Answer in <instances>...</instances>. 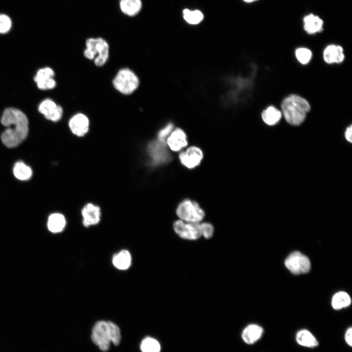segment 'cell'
<instances>
[{
	"label": "cell",
	"mask_w": 352,
	"mask_h": 352,
	"mask_svg": "<svg viewBox=\"0 0 352 352\" xmlns=\"http://www.w3.org/2000/svg\"><path fill=\"white\" fill-rule=\"evenodd\" d=\"M1 123L7 127L1 135V141L7 147H16L26 138L28 121L20 110L14 108L6 109L1 116Z\"/></svg>",
	"instance_id": "6da1fadb"
},
{
	"label": "cell",
	"mask_w": 352,
	"mask_h": 352,
	"mask_svg": "<svg viewBox=\"0 0 352 352\" xmlns=\"http://www.w3.org/2000/svg\"><path fill=\"white\" fill-rule=\"evenodd\" d=\"M121 338L119 328L111 321H97L92 329L91 339L93 343L103 352L109 350L111 342L118 346Z\"/></svg>",
	"instance_id": "7a4b0ae2"
},
{
	"label": "cell",
	"mask_w": 352,
	"mask_h": 352,
	"mask_svg": "<svg viewBox=\"0 0 352 352\" xmlns=\"http://www.w3.org/2000/svg\"><path fill=\"white\" fill-rule=\"evenodd\" d=\"M282 115L290 125L298 126L305 120L310 110L308 101L303 97L291 94L285 98L281 104Z\"/></svg>",
	"instance_id": "3957f363"
},
{
	"label": "cell",
	"mask_w": 352,
	"mask_h": 352,
	"mask_svg": "<svg viewBox=\"0 0 352 352\" xmlns=\"http://www.w3.org/2000/svg\"><path fill=\"white\" fill-rule=\"evenodd\" d=\"M109 44L105 39L96 37L86 40L84 55L87 59L93 61L96 66H104L109 59Z\"/></svg>",
	"instance_id": "277c9868"
},
{
	"label": "cell",
	"mask_w": 352,
	"mask_h": 352,
	"mask_svg": "<svg viewBox=\"0 0 352 352\" xmlns=\"http://www.w3.org/2000/svg\"><path fill=\"white\" fill-rule=\"evenodd\" d=\"M112 85L120 93L130 95L138 88L139 80L132 69L124 67L118 70L112 80Z\"/></svg>",
	"instance_id": "5b68a950"
},
{
	"label": "cell",
	"mask_w": 352,
	"mask_h": 352,
	"mask_svg": "<svg viewBox=\"0 0 352 352\" xmlns=\"http://www.w3.org/2000/svg\"><path fill=\"white\" fill-rule=\"evenodd\" d=\"M176 214L181 220L188 222H199L204 216L199 205L190 199L184 200L179 204Z\"/></svg>",
	"instance_id": "8992f818"
},
{
	"label": "cell",
	"mask_w": 352,
	"mask_h": 352,
	"mask_svg": "<svg viewBox=\"0 0 352 352\" xmlns=\"http://www.w3.org/2000/svg\"><path fill=\"white\" fill-rule=\"evenodd\" d=\"M285 264L286 267L295 274L307 273L310 268L308 258L299 251L291 253L286 259Z\"/></svg>",
	"instance_id": "52a82bcc"
},
{
	"label": "cell",
	"mask_w": 352,
	"mask_h": 352,
	"mask_svg": "<svg viewBox=\"0 0 352 352\" xmlns=\"http://www.w3.org/2000/svg\"><path fill=\"white\" fill-rule=\"evenodd\" d=\"M174 230L181 238L194 240L202 236L201 224L199 222H188L182 220L175 221Z\"/></svg>",
	"instance_id": "ba28073f"
},
{
	"label": "cell",
	"mask_w": 352,
	"mask_h": 352,
	"mask_svg": "<svg viewBox=\"0 0 352 352\" xmlns=\"http://www.w3.org/2000/svg\"><path fill=\"white\" fill-rule=\"evenodd\" d=\"M38 110L46 119L53 122L60 120L63 113L62 107L50 99L43 100L40 104Z\"/></svg>",
	"instance_id": "9c48e42d"
},
{
	"label": "cell",
	"mask_w": 352,
	"mask_h": 352,
	"mask_svg": "<svg viewBox=\"0 0 352 352\" xmlns=\"http://www.w3.org/2000/svg\"><path fill=\"white\" fill-rule=\"evenodd\" d=\"M68 126L71 132L77 136H83L88 131L89 120L83 113H77L70 119Z\"/></svg>",
	"instance_id": "30bf717a"
},
{
	"label": "cell",
	"mask_w": 352,
	"mask_h": 352,
	"mask_svg": "<svg viewBox=\"0 0 352 352\" xmlns=\"http://www.w3.org/2000/svg\"><path fill=\"white\" fill-rule=\"evenodd\" d=\"M55 73L50 67H45L40 69L34 77V81L39 88L43 90L51 89L56 86L54 79Z\"/></svg>",
	"instance_id": "8fae6325"
},
{
	"label": "cell",
	"mask_w": 352,
	"mask_h": 352,
	"mask_svg": "<svg viewBox=\"0 0 352 352\" xmlns=\"http://www.w3.org/2000/svg\"><path fill=\"white\" fill-rule=\"evenodd\" d=\"M181 163L188 168H193L198 165L203 158L201 150L195 146L188 148L179 155Z\"/></svg>",
	"instance_id": "7c38bea8"
},
{
	"label": "cell",
	"mask_w": 352,
	"mask_h": 352,
	"mask_svg": "<svg viewBox=\"0 0 352 352\" xmlns=\"http://www.w3.org/2000/svg\"><path fill=\"white\" fill-rule=\"evenodd\" d=\"M82 214L83 218V223L86 227L95 225L100 220V209L92 203H88L83 207Z\"/></svg>",
	"instance_id": "4fadbf2b"
},
{
	"label": "cell",
	"mask_w": 352,
	"mask_h": 352,
	"mask_svg": "<svg viewBox=\"0 0 352 352\" xmlns=\"http://www.w3.org/2000/svg\"><path fill=\"white\" fill-rule=\"evenodd\" d=\"M343 51V49L340 45H329L323 51V59L325 62L329 64L340 63L345 58Z\"/></svg>",
	"instance_id": "5bb4252c"
},
{
	"label": "cell",
	"mask_w": 352,
	"mask_h": 352,
	"mask_svg": "<svg viewBox=\"0 0 352 352\" xmlns=\"http://www.w3.org/2000/svg\"><path fill=\"white\" fill-rule=\"evenodd\" d=\"M186 135L180 129H176L167 138V143L170 149L174 151H178L187 145Z\"/></svg>",
	"instance_id": "9a60e30c"
},
{
	"label": "cell",
	"mask_w": 352,
	"mask_h": 352,
	"mask_svg": "<svg viewBox=\"0 0 352 352\" xmlns=\"http://www.w3.org/2000/svg\"><path fill=\"white\" fill-rule=\"evenodd\" d=\"M263 328L256 324H250L246 326L242 333V338L247 344H253L259 340L263 335Z\"/></svg>",
	"instance_id": "2e32d148"
},
{
	"label": "cell",
	"mask_w": 352,
	"mask_h": 352,
	"mask_svg": "<svg viewBox=\"0 0 352 352\" xmlns=\"http://www.w3.org/2000/svg\"><path fill=\"white\" fill-rule=\"evenodd\" d=\"M304 29L309 34H315L323 29V21L318 16L309 14L303 19Z\"/></svg>",
	"instance_id": "e0dca14e"
},
{
	"label": "cell",
	"mask_w": 352,
	"mask_h": 352,
	"mask_svg": "<svg viewBox=\"0 0 352 352\" xmlns=\"http://www.w3.org/2000/svg\"><path fill=\"white\" fill-rule=\"evenodd\" d=\"M142 6L141 0H119V7L121 12L128 17L136 16Z\"/></svg>",
	"instance_id": "ac0fdd59"
},
{
	"label": "cell",
	"mask_w": 352,
	"mask_h": 352,
	"mask_svg": "<svg viewBox=\"0 0 352 352\" xmlns=\"http://www.w3.org/2000/svg\"><path fill=\"white\" fill-rule=\"evenodd\" d=\"M163 144L158 140V142H152L148 146L149 152L155 163L166 160V152Z\"/></svg>",
	"instance_id": "d6986e66"
},
{
	"label": "cell",
	"mask_w": 352,
	"mask_h": 352,
	"mask_svg": "<svg viewBox=\"0 0 352 352\" xmlns=\"http://www.w3.org/2000/svg\"><path fill=\"white\" fill-rule=\"evenodd\" d=\"M296 340L298 344L305 347L313 348L318 345L316 338L306 330H302L297 333Z\"/></svg>",
	"instance_id": "ffe728a7"
},
{
	"label": "cell",
	"mask_w": 352,
	"mask_h": 352,
	"mask_svg": "<svg viewBox=\"0 0 352 352\" xmlns=\"http://www.w3.org/2000/svg\"><path fill=\"white\" fill-rule=\"evenodd\" d=\"M263 121L267 125L273 126L276 124L281 119L282 113L274 106H269L262 113Z\"/></svg>",
	"instance_id": "44dd1931"
},
{
	"label": "cell",
	"mask_w": 352,
	"mask_h": 352,
	"mask_svg": "<svg viewBox=\"0 0 352 352\" xmlns=\"http://www.w3.org/2000/svg\"><path fill=\"white\" fill-rule=\"evenodd\" d=\"M66 224L64 216L59 213L52 214L48 218L47 227L50 231L58 233L63 231Z\"/></svg>",
	"instance_id": "7402d4cb"
},
{
	"label": "cell",
	"mask_w": 352,
	"mask_h": 352,
	"mask_svg": "<svg viewBox=\"0 0 352 352\" xmlns=\"http://www.w3.org/2000/svg\"><path fill=\"white\" fill-rule=\"evenodd\" d=\"M131 263V255L130 253L123 250L114 255L112 258V264L117 268L120 270L128 269Z\"/></svg>",
	"instance_id": "603a6c76"
},
{
	"label": "cell",
	"mask_w": 352,
	"mask_h": 352,
	"mask_svg": "<svg viewBox=\"0 0 352 352\" xmlns=\"http://www.w3.org/2000/svg\"><path fill=\"white\" fill-rule=\"evenodd\" d=\"M13 173L15 176L21 180H28L32 175L31 168L22 161H18L15 164Z\"/></svg>",
	"instance_id": "cb8c5ba5"
},
{
	"label": "cell",
	"mask_w": 352,
	"mask_h": 352,
	"mask_svg": "<svg viewBox=\"0 0 352 352\" xmlns=\"http://www.w3.org/2000/svg\"><path fill=\"white\" fill-rule=\"evenodd\" d=\"M351 303V299L348 293L340 291L335 293L332 299L331 305L335 309H340L348 307Z\"/></svg>",
	"instance_id": "d4e9b609"
},
{
	"label": "cell",
	"mask_w": 352,
	"mask_h": 352,
	"mask_svg": "<svg viewBox=\"0 0 352 352\" xmlns=\"http://www.w3.org/2000/svg\"><path fill=\"white\" fill-rule=\"evenodd\" d=\"M140 349L142 352H160L161 346L159 342L156 339L147 337L141 342Z\"/></svg>",
	"instance_id": "484cf974"
},
{
	"label": "cell",
	"mask_w": 352,
	"mask_h": 352,
	"mask_svg": "<svg viewBox=\"0 0 352 352\" xmlns=\"http://www.w3.org/2000/svg\"><path fill=\"white\" fill-rule=\"evenodd\" d=\"M183 18L189 23L196 24L199 23L203 18L202 13L199 10H190L185 9L183 11Z\"/></svg>",
	"instance_id": "4316f807"
},
{
	"label": "cell",
	"mask_w": 352,
	"mask_h": 352,
	"mask_svg": "<svg viewBox=\"0 0 352 352\" xmlns=\"http://www.w3.org/2000/svg\"><path fill=\"white\" fill-rule=\"evenodd\" d=\"M295 56L297 60L302 64H308L312 57V52L308 48L300 47L295 50Z\"/></svg>",
	"instance_id": "83f0119b"
},
{
	"label": "cell",
	"mask_w": 352,
	"mask_h": 352,
	"mask_svg": "<svg viewBox=\"0 0 352 352\" xmlns=\"http://www.w3.org/2000/svg\"><path fill=\"white\" fill-rule=\"evenodd\" d=\"M12 26V21L10 17L4 14H0V33H7Z\"/></svg>",
	"instance_id": "f1b7e54d"
},
{
	"label": "cell",
	"mask_w": 352,
	"mask_h": 352,
	"mask_svg": "<svg viewBox=\"0 0 352 352\" xmlns=\"http://www.w3.org/2000/svg\"><path fill=\"white\" fill-rule=\"evenodd\" d=\"M173 125L171 123H169L164 128L161 129L158 133V138L159 141L164 143L165 138L171 132V131L173 130Z\"/></svg>",
	"instance_id": "f546056e"
},
{
	"label": "cell",
	"mask_w": 352,
	"mask_h": 352,
	"mask_svg": "<svg viewBox=\"0 0 352 352\" xmlns=\"http://www.w3.org/2000/svg\"><path fill=\"white\" fill-rule=\"evenodd\" d=\"M201 224L202 229V236L206 239L210 238L212 236L214 232L213 225L209 223L206 222Z\"/></svg>",
	"instance_id": "4dcf8cb0"
},
{
	"label": "cell",
	"mask_w": 352,
	"mask_h": 352,
	"mask_svg": "<svg viewBox=\"0 0 352 352\" xmlns=\"http://www.w3.org/2000/svg\"><path fill=\"white\" fill-rule=\"evenodd\" d=\"M352 328L350 327L348 328L345 334V340L346 343L352 347Z\"/></svg>",
	"instance_id": "1f68e13d"
},
{
	"label": "cell",
	"mask_w": 352,
	"mask_h": 352,
	"mask_svg": "<svg viewBox=\"0 0 352 352\" xmlns=\"http://www.w3.org/2000/svg\"><path fill=\"white\" fill-rule=\"evenodd\" d=\"M345 137L346 140L350 142H352V126L351 125L347 127L345 132Z\"/></svg>",
	"instance_id": "d6a6232c"
},
{
	"label": "cell",
	"mask_w": 352,
	"mask_h": 352,
	"mask_svg": "<svg viewBox=\"0 0 352 352\" xmlns=\"http://www.w3.org/2000/svg\"><path fill=\"white\" fill-rule=\"evenodd\" d=\"M243 0L246 2H252L258 0Z\"/></svg>",
	"instance_id": "836d02e7"
}]
</instances>
